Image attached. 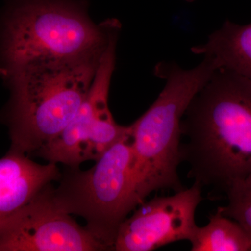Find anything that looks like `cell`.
Returning a JSON list of instances; mask_svg holds the SVG:
<instances>
[{"label":"cell","mask_w":251,"mask_h":251,"mask_svg":"<svg viewBox=\"0 0 251 251\" xmlns=\"http://www.w3.org/2000/svg\"><path fill=\"white\" fill-rule=\"evenodd\" d=\"M181 161L201 187L226 193L251 173V82L219 68L188 105L181 124Z\"/></svg>","instance_id":"1"},{"label":"cell","mask_w":251,"mask_h":251,"mask_svg":"<svg viewBox=\"0 0 251 251\" xmlns=\"http://www.w3.org/2000/svg\"><path fill=\"white\" fill-rule=\"evenodd\" d=\"M105 49L33 61L3 77L11 91L4 113L10 150L36 153L69 125L87 98Z\"/></svg>","instance_id":"2"},{"label":"cell","mask_w":251,"mask_h":251,"mask_svg":"<svg viewBox=\"0 0 251 251\" xmlns=\"http://www.w3.org/2000/svg\"><path fill=\"white\" fill-rule=\"evenodd\" d=\"M191 69L176 63L157 64L154 74L166 81L152 105L131 125L132 177L137 206L153 191H182L178 174L181 124L188 105L218 69L214 59L204 57Z\"/></svg>","instance_id":"3"},{"label":"cell","mask_w":251,"mask_h":251,"mask_svg":"<svg viewBox=\"0 0 251 251\" xmlns=\"http://www.w3.org/2000/svg\"><path fill=\"white\" fill-rule=\"evenodd\" d=\"M120 27L115 19L94 24L76 0H9L0 18V76L33 61L103 50Z\"/></svg>","instance_id":"4"},{"label":"cell","mask_w":251,"mask_h":251,"mask_svg":"<svg viewBox=\"0 0 251 251\" xmlns=\"http://www.w3.org/2000/svg\"><path fill=\"white\" fill-rule=\"evenodd\" d=\"M132 136L109 148L90 169L72 170L58 187L51 188L54 203L70 215L85 219L87 229L108 251L120 226L137 207L132 177Z\"/></svg>","instance_id":"5"},{"label":"cell","mask_w":251,"mask_h":251,"mask_svg":"<svg viewBox=\"0 0 251 251\" xmlns=\"http://www.w3.org/2000/svg\"><path fill=\"white\" fill-rule=\"evenodd\" d=\"M108 251L61 209L50 185L0 227V251Z\"/></svg>","instance_id":"6"},{"label":"cell","mask_w":251,"mask_h":251,"mask_svg":"<svg viewBox=\"0 0 251 251\" xmlns=\"http://www.w3.org/2000/svg\"><path fill=\"white\" fill-rule=\"evenodd\" d=\"M202 200V187L194 182L173 196L145 201L120 226L113 251H151L189 241L197 226L196 209Z\"/></svg>","instance_id":"7"},{"label":"cell","mask_w":251,"mask_h":251,"mask_svg":"<svg viewBox=\"0 0 251 251\" xmlns=\"http://www.w3.org/2000/svg\"><path fill=\"white\" fill-rule=\"evenodd\" d=\"M117 36L112 38L99 63L95 77L76 115L55 138L39 151L49 163L77 168L87 161L89 139L99 112L108 105V94L116 59Z\"/></svg>","instance_id":"8"},{"label":"cell","mask_w":251,"mask_h":251,"mask_svg":"<svg viewBox=\"0 0 251 251\" xmlns=\"http://www.w3.org/2000/svg\"><path fill=\"white\" fill-rule=\"evenodd\" d=\"M60 178L55 163L40 164L9 150L0 158V227Z\"/></svg>","instance_id":"9"},{"label":"cell","mask_w":251,"mask_h":251,"mask_svg":"<svg viewBox=\"0 0 251 251\" xmlns=\"http://www.w3.org/2000/svg\"><path fill=\"white\" fill-rule=\"evenodd\" d=\"M193 54L214 59L218 69H227L251 82V23L226 21L205 44L191 49Z\"/></svg>","instance_id":"10"},{"label":"cell","mask_w":251,"mask_h":251,"mask_svg":"<svg viewBox=\"0 0 251 251\" xmlns=\"http://www.w3.org/2000/svg\"><path fill=\"white\" fill-rule=\"evenodd\" d=\"M189 242L191 251H251L250 234L219 209L207 225L196 226Z\"/></svg>","instance_id":"11"},{"label":"cell","mask_w":251,"mask_h":251,"mask_svg":"<svg viewBox=\"0 0 251 251\" xmlns=\"http://www.w3.org/2000/svg\"><path fill=\"white\" fill-rule=\"evenodd\" d=\"M226 194L227 204L218 209L223 215L237 221L251 236V173L232 183Z\"/></svg>","instance_id":"12"},{"label":"cell","mask_w":251,"mask_h":251,"mask_svg":"<svg viewBox=\"0 0 251 251\" xmlns=\"http://www.w3.org/2000/svg\"><path fill=\"white\" fill-rule=\"evenodd\" d=\"M187 1H193V0H187Z\"/></svg>","instance_id":"13"}]
</instances>
